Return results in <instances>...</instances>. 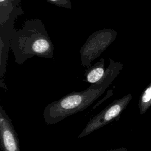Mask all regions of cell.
Here are the masks:
<instances>
[{"mask_svg":"<svg viewBox=\"0 0 151 151\" xmlns=\"http://www.w3.org/2000/svg\"><path fill=\"white\" fill-rule=\"evenodd\" d=\"M10 50L18 65L35 56L45 58L54 56L53 43L44 23L38 18L26 19L21 28L14 29Z\"/></svg>","mask_w":151,"mask_h":151,"instance_id":"cell-1","label":"cell"},{"mask_svg":"<svg viewBox=\"0 0 151 151\" xmlns=\"http://www.w3.org/2000/svg\"><path fill=\"white\" fill-rule=\"evenodd\" d=\"M107 88L98 83L91 84L84 91L71 92L48 104L43 111L44 121L48 125L54 124L84 110L102 95Z\"/></svg>","mask_w":151,"mask_h":151,"instance_id":"cell-2","label":"cell"},{"mask_svg":"<svg viewBox=\"0 0 151 151\" xmlns=\"http://www.w3.org/2000/svg\"><path fill=\"white\" fill-rule=\"evenodd\" d=\"M117 32L111 28H106L92 33L80 50L81 64L87 68L91 66L94 60L99 57L113 42Z\"/></svg>","mask_w":151,"mask_h":151,"instance_id":"cell-3","label":"cell"},{"mask_svg":"<svg viewBox=\"0 0 151 151\" xmlns=\"http://www.w3.org/2000/svg\"><path fill=\"white\" fill-rule=\"evenodd\" d=\"M132 99V94H128L119 99L114 100L104 109L89 120L78 135V139L89 135L94 131L113 121V120H117Z\"/></svg>","mask_w":151,"mask_h":151,"instance_id":"cell-4","label":"cell"},{"mask_svg":"<svg viewBox=\"0 0 151 151\" xmlns=\"http://www.w3.org/2000/svg\"><path fill=\"white\" fill-rule=\"evenodd\" d=\"M17 19L16 17H11L4 24H0V86L5 91L7 87L4 81V78L6 74L11 35L15 28L14 25Z\"/></svg>","mask_w":151,"mask_h":151,"instance_id":"cell-5","label":"cell"},{"mask_svg":"<svg viewBox=\"0 0 151 151\" xmlns=\"http://www.w3.org/2000/svg\"><path fill=\"white\" fill-rule=\"evenodd\" d=\"M0 136L3 151H21L17 133L2 106H0Z\"/></svg>","mask_w":151,"mask_h":151,"instance_id":"cell-6","label":"cell"},{"mask_svg":"<svg viewBox=\"0 0 151 151\" xmlns=\"http://www.w3.org/2000/svg\"><path fill=\"white\" fill-rule=\"evenodd\" d=\"M24 13L21 0H0V24L12 16L19 17Z\"/></svg>","mask_w":151,"mask_h":151,"instance_id":"cell-7","label":"cell"},{"mask_svg":"<svg viewBox=\"0 0 151 151\" xmlns=\"http://www.w3.org/2000/svg\"><path fill=\"white\" fill-rule=\"evenodd\" d=\"M104 65V59L101 58L93 66L87 68L84 72V81L90 84L99 82L103 77L106 72Z\"/></svg>","mask_w":151,"mask_h":151,"instance_id":"cell-8","label":"cell"},{"mask_svg":"<svg viewBox=\"0 0 151 151\" xmlns=\"http://www.w3.org/2000/svg\"><path fill=\"white\" fill-rule=\"evenodd\" d=\"M151 106V83L145 88L140 96L138 107L140 114H143Z\"/></svg>","mask_w":151,"mask_h":151,"instance_id":"cell-9","label":"cell"},{"mask_svg":"<svg viewBox=\"0 0 151 151\" xmlns=\"http://www.w3.org/2000/svg\"><path fill=\"white\" fill-rule=\"evenodd\" d=\"M50 4H52L58 7L65 9H71L72 3L70 0H46Z\"/></svg>","mask_w":151,"mask_h":151,"instance_id":"cell-10","label":"cell"},{"mask_svg":"<svg viewBox=\"0 0 151 151\" xmlns=\"http://www.w3.org/2000/svg\"><path fill=\"white\" fill-rule=\"evenodd\" d=\"M106 151H127V149L126 147H120V148H117V149H110Z\"/></svg>","mask_w":151,"mask_h":151,"instance_id":"cell-11","label":"cell"}]
</instances>
